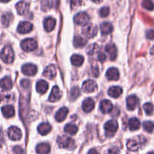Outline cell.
<instances>
[{
	"mask_svg": "<svg viewBox=\"0 0 154 154\" xmlns=\"http://www.w3.org/2000/svg\"><path fill=\"white\" fill-rule=\"evenodd\" d=\"M48 85L46 81L42 80V81H38L37 84H36V91L39 93H41V94H44L48 90Z\"/></svg>",
	"mask_w": 154,
	"mask_h": 154,
	"instance_id": "cell-24",
	"label": "cell"
},
{
	"mask_svg": "<svg viewBox=\"0 0 154 154\" xmlns=\"http://www.w3.org/2000/svg\"><path fill=\"white\" fill-rule=\"evenodd\" d=\"M143 127L146 132L151 133L154 129V123L151 121H145L143 123Z\"/></svg>",
	"mask_w": 154,
	"mask_h": 154,
	"instance_id": "cell-34",
	"label": "cell"
},
{
	"mask_svg": "<svg viewBox=\"0 0 154 154\" xmlns=\"http://www.w3.org/2000/svg\"><path fill=\"white\" fill-rule=\"evenodd\" d=\"M56 25V20L52 17H48L44 20V28L45 31L50 32L54 28Z\"/></svg>",
	"mask_w": 154,
	"mask_h": 154,
	"instance_id": "cell-21",
	"label": "cell"
},
{
	"mask_svg": "<svg viewBox=\"0 0 154 154\" xmlns=\"http://www.w3.org/2000/svg\"><path fill=\"white\" fill-rule=\"evenodd\" d=\"M143 110L147 115H151L153 112V106L151 103H146L143 106Z\"/></svg>",
	"mask_w": 154,
	"mask_h": 154,
	"instance_id": "cell-38",
	"label": "cell"
},
{
	"mask_svg": "<svg viewBox=\"0 0 154 154\" xmlns=\"http://www.w3.org/2000/svg\"><path fill=\"white\" fill-rule=\"evenodd\" d=\"M80 94V91H79V89L78 87H73L72 88L71 90V96H70V99L71 100L74 101L77 99V98L79 96Z\"/></svg>",
	"mask_w": 154,
	"mask_h": 154,
	"instance_id": "cell-37",
	"label": "cell"
},
{
	"mask_svg": "<svg viewBox=\"0 0 154 154\" xmlns=\"http://www.w3.org/2000/svg\"><path fill=\"white\" fill-rule=\"evenodd\" d=\"M51 129V126L47 123H41V124L38 126V132H39V133L41 134L42 135H45L48 133H49Z\"/></svg>",
	"mask_w": 154,
	"mask_h": 154,
	"instance_id": "cell-25",
	"label": "cell"
},
{
	"mask_svg": "<svg viewBox=\"0 0 154 154\" xmlns=\"http://www.w3.org/2000/svg\"><path fill=\"white\" fill-rule=\"evenodd\" d=\"M30 81H28V80H27V79L23 80V81H21V86L24 89L28 88L29 86H30Z\"/></svg>",
	"mask_w": 154,
	"mask_h": 154,
	"instance_id": "cell-43",
	"label": "cell"
},
{
	"mask_svg": "<svg viewBox=\"0 0 154 154\" xmlns=\"http://www.w3.org/2000/svg\"><path fill=\"white\" fill-rule=\"evenodd\" d=\"M12 86H13V83L9 77H5L0 81V88L2 90H11L12 88Z\"/></svg>",
	"mask_w": 154,
	"mask_h": 154,
	"instance_id": "cell-17",
	"label": "cell"
},
{
	"mask_svg": "<svg viewBox=\"0 0 154 154\" xmlns=\"http://www.w3.org/2000/svg\"><path fill=\"white\" fill-rule=\"evenodd\" d=\"M91 1L93 2L97 3V4H99V3H101L103 0H91Z\"/></svg>",
	"mask_w": 154,
	"mask_h": 154,
	"instance_id": "cell-48",
	"label": "cell"
},
{
	"mask_svg": "<svg viewBox=\"0 0 154 154\" xmlns=\"http://www.w3.org/2000/svg\"><path fill=\"white\" fill-rule=\"evenodd\" d=\"M88 153H97V150H91L88 152Z\"/></svg>",
	"mask_w": 154,
	"mask_h": 154,
	"instance_id": "cell-51",
	"label": "cell"
},
{
	"mask_svg": "<svg viewBox=\"0 0 154 154\" xmlns=\"http://www.w3.org/2000/svg\"><path fill=\"white\" fill-rule=\"evenodd\" d=\"M150 54H152V55H153V54H154V46H152V48H151V50H150Z\"/></svg>",
	"mask_w": 154,
	"mask_h": 154,
	"instance_id": "cell-49",
	"label": "cell"
},
{
	"mask_svg": "<svg viewBox=\"0 0 154 154\" xmlns=\"http://www.w3.org/2000/svg\"><path fill=\"white\" fill-rule=\"evenodd\" d=\"M50 146L49 144L46 143H42V144H38L36 147V153H48L50 152Z\"/></svg>",
	"mask_w": 154,
	"mask_h": 154,
	"instance_id": "cell-28",
	"label": "cell"
},
{
	"mask_svg": "<svg viewBox=\"0 0 154 154\" xmlns=\"http://www.w3.org/2000/svg\"><path fill=\"white\" fill-rule=\"evenodd\" d=\"M104 129L107 131V132L109 133L113 134L116 132L118 129V123L116 120H110L106 123L104 125Z\"/></svg>",
	"mask_w": 154,
	"mask_h": 154,
	"instance_id": "cell-11",
	"label": "cell"
},
{
	"mask_svg": "<svg viewBox=\"0 0 154 154\" xmlns=\"http://www.w3.org/2000/svg\"><path fill=\"white\" fill-rule=\"evenodd\" d=\"M2 112L6 118H10L14 116V108L12 105H6L2 108Z\"/></svg>",
	"mask_w": 154,
	"mask_h": 154,
	"instance_id": "cell-19",
	"label": "cell"
},
{
	"mask_svg": "<svg viewBox=\"0 0 154 154\" xmlns=\"http://www.w3.org/2000/svg\"><path fill=\"white\" fill-rule=\"evenodd\" d=\"M29 8L30 5L27 2L24 1H21L16 5V9L18 11V14L20 15H24L26 13H27L29 11Z\"/></svg>",
	"mask_w": 154,
	"mask_h": 154,
	"instance_id": "cell-12",
	"label": "cell"
},
{
	"mask_svg": "<svg viewBox=\"0 0 154 154\" xmlns=\"http://www.w3.org/2000/svg\"><path fill=\"white\" fill-rule=\"evenodd\" d=\"M97 32H98V27L93 23H87L82 27L83 35L88 38H91L95 37Z\"/></svg>",
	"mask_w": 154,
	"mask_h": 154,
	"instance_id": "cell-4",
	"label": "cell"
},
{
	"mask_svg": "<svg viewBox=\"0 0 154 154\" xmlns=\"http://www.w3.org/2000/svg\"><path fill=\"white\" fill-rule=\"evenodd\" d=\"M13 98V96H12L11 93H4L0 92V102H9L11 101Z\"/></svg>",
	"mask_w": 154,
	"mask_h": 154,
	"instance_id": "cell-36",
	"label": "cell"
},
{
	"mask_svg": "<svg viewBox=\"0 0 154 154\" xmlns=\"http://www.w3.org/2000/svg\"><path fill=\"white\" fill-rule=\"evenodd\" d=\"M57 142L60 148L63 149H73L75 147L74 141L69 136L62 135L57 138Z\"/></svg>",
	"mask_w": 154,
	"mask_h": 154,
	"instance_id": "cell-3",
	"label": "cell"
},
{
	"mask_svg": "<svg viewBox=\"0 0 154 154\" xmlns=\"http://www.w3.org/2000/svg\"><path fill=\"white\" fill-rule=\"evenodd\" d=\"M140 123L138 119L133 117L128 120V127H129L130 130L131 131H135L140 128Z\"/></svg>",
	"mask_w": 154,
	"mask_h": 154,
	"instance_id": "cell-26",
	"label": "cell"
},
{
	"mask_svg": "<svg viewBox=\"0 0 154 154\" xmlns=\"http://www.w3.org/2000/svg\"><path fill=\"white\" fill-rule=\"evenodd\" d=\"M8 135L10 139L13 141H18L22 137V132L16 126H11L8 130Z\"/></svg>",
	"mask_w": 154,
	"mask_h": 154,
	"instance_id": "cell-6",
	"label": "cell"
},
{
	"mask_svg": "<svg viewBox=\"0 0 154 154\" xmlns=\"http://www.w3.org/2000/svg\"><path fill=\"white\" fill-rule=\"evenodd\" d=\"M68 114V109L65 107L60 108L58 111L57 112L55 115V119L58 122H62L65 120V118L66 117Z\"/></svg>",
	"mask_w": 154,
	"mask_h": 154,
	"instance_id": "cell-22",
	"label": "cell"
},
{
	"mask_svg": "<svg viewBox=\"0 0 154 154\" xmlns=\"http://www.w3.org/2000/svg\"><path fill=\"white\" fill-rule=\"evenodd\" d=\"M106 51L108 54L109 57H110V60H113L116 58L117 56V50H116V46L114 45H108L106 47Z\"/></svg>",
	"mask_w": 154,
	"mask_h": 154,
	"instance_id": "cell-23",
	"label": "cell"
},
{
	"mask_svg": "<svg viewBox=\"0 0 154 154\" xmlns=\"http://www.w3.org/2000/svg\"><path fill=\"white\" fill-rule=\"evenodd\" d=\"M98 60H99L100 62L103 63V62H104L106 60V59H107V57H106L105 54H103V53H100V54H98Z\"/></svg>",
	"mask_w": 154,
	"mask_h": 154,
	"instance_id": "cell-45",
	"label": "cell"
},
{
	"mask_svg": "<svg viewBox=\"0 0 154 154\" xmlns=\"http://www.w3.org/2000/svg\"><path fill=\"white\" fill-rule=\"evenodd\" d=\"M0 71H1V66H0Z\"/></svg>",
	"mask_w": 154,
	"mask_h": 154,
	"instance_id": "cell-53",
	"label": "cell"
},
{
	"mask_svg": "<svg viewBox=\"0 0 154 154\" xmlns=\"http://www.w3.org/2000/svg\"><path fill=\"white\" fill-rule=\"evenodd\" d=\"M108 152L109 153H119V150H118V149H116V150H115V149H111V150H109Z\"/></svg>",
	"mask_w": 154,
	"mask_h": 154,
	"instance_id": "cell-47",
	"label": "cell"
},
{
	"mask_svg": "<svg viewBox=\"0 0 154 154\" xmlns=\"http://www.w3.org/2000/svg\"><path fill=\"white\" fill-rule=\"evenodd\" d=\"M137 105H138V99L135 96H130L127 98L126 105L128 110L133 111V110L135 109Z\"/></svg>",
	"mask_w": 154,
	"mask_h": 154,
	"instance_id": "cell-14",
	"label": "cell"
},
{
	"mask_svg": "<svg viewBox=\"0 0 154 154\" xmlns=\"http://www.w3.org/2000/svg\"><path fill=\"white\" fill-rule=\"evenodd\" d=\"M122 93V90L119 87H113L109 89L108 94L113 98H118Z\"/></svg>",
	"mask_w": 154,
	"mask_h": 154,
	"instance_id": "cell-29",
	"label": "cell"
},
{
	"mask_svg": "<svg viewBox=\"0 0 154 154\" xmlns=\"http://www.w3.org/2000/svg\"><path fill=\"white\" fill-rule=\"evenodd\" d=\"M13 20V16L11 13L7 12V13H5L2 16V25L5 27H8L10 25L11 22Z\"/></svg>",
	"mask_w": 154,
	"mask_h": 154,
	"instance_id": "cell-30",
	"label": "cell"
},
{
	"mask_svg": "<svg viewBox=\"0 0 154 154\" xmlns=\"http://www.w3.org/2000/svg\"><path fill=\"white\" fill-rule=\"evenodd\" d=\"M113 31V26L110 23L104 22L101 24V32L103 35L110 34Z\"/></svg>",
	"mask_w": 154,
	"mask_h": 154,
	"instance_id": "cell-27",
	"label": "cell"
},
{
	"mask_svg": "<svg viewBox=\"0 0 154 154\" xmlns=\"http://www.w3.org/2000/svg\"><path fill=\"white\" fill-rule=\"evenodd\" d=\"M14 153H22L24 152V150L21 148L20 147H15L13 150Z\"/></svg>",
	"mask_w": 154,
	"mask_h": 154,
	"instance_id": "cell-46",
	"label": "cell"
},
{
	"mask_svg": "<svg viewBox=\"0 0 154 154\" xmlns=\"http://www.w3.org/2000/svg\"><path fill=\"white\" fill-rule=\"evenodd\" d=\"M145 142L146 139L142 135H138L128 140L127 143V147L131 151H137V150L144 146Z\"/></svg>",
	"mask_w": 154,
	"mask_h": 154,
	"instance_id": "cell-1",
	"label": "cell"
},
{
	"mask_svg": "<svg viewBox=\"0 0 154 154\" xmlns=\"http://www.w3.org/2000/svg\"><path fill=\"white\" fill-rule=\"evenodd\" d=\"M22 72L24 75L28 76H33L37 72V67L33 64H26L23 66Z\"/></svg>",
	"mask_w": 154,
	"mask_h": 154,
	"instance_id": "cell-9",
	"label": "cell"
},
{
	"mask_svg": "<svg viewBox=\"0 0 154 154\" xmlns=\"http://www.w3.org/2000/svg\"><path fill=\"white\" fill-rule=\"evenodd\" d=\"M89 16L85 12H79L74 17V22L78 25L85 24L88 22Z\"/></svg>",
	"mask_w": 154,
	"mask_h": 154,
	"instance_id": "cell-8",
	"label": "cell"
},
{
	"mask_svg": "<svg viewBox=\"0 0 154 154\" xmlns=\"http://www.w3.org/2000/svg\"><path fill=\"white\" fill-rule=\"evenodd\" d=\"M32 29H33V24L30 23V22H27V21L20 23L18 27V32L21 34L29 33L32 31Z\"/></svg>",
	"mask_w": 154,
	"mask_h": 154,
	"instance_id": "cell-7",
	"label": "cell"
},
{
	"mask_svg": "<svg viewBox=\"0 0 154 154\" xmlns=\"http://www.w3.org/2000/svg\"><path fill=\"white\" fill-rule=\"evenodd\" d=\"M56 74H57L56 68L54 65H49L48 66H47L43 72L44 76L48 78V79H53L56 76Z\"/></svg>",
	"mask_w": 154,
	"mask_h": 154,
	"instance_id": "cell-13",
	"label": "cell"
},
{
	"mask_svg": "<svg viewBox=\"0 0 154 154\" xmlns=\"http://www.w3.org/2000/svg\"><path fill=\"white\" fill-rule=\"evenodd\" d=\"M82 3V0H71V7L72 9H75L80 6Z\"/></svg>",
	"mask_w": 154,
	"mask_h": 154,
	"instance_id": "cell-41",
	"label": "cell"
},
{
	"mask_svg": "<svg viewBox=\"0 0 154 154\" xmlns=\"http://www.w3.org/2000/svg\"><path fill=\"white\" fill-rule=\"evenodd\" d=\"M84 62V58L82 57L81 55H77V54H74L71 57V63L73 66H79Z\"/></svg>",
	"mask_w": 154,
	"mask_h": 154,
	"instance_id": "cell-31",
	"label": "cell"
},
{
	"mask_svg": "<svg viewBox=\"0 0 154 154\" xmlns=\"http://www.w3.org/2000/svg\"><path fill=\"white\" fill-rule=\"evenodd\" d=\"M10 0H0V2H9Z\"/></svg>",
	"mask_w": 154,
	"mask_h": 154,
	"instance_id": "cell-50",
	"label": "cell"
},
{
	"mask_svg": "<svg viewBox=\"0 0 154 154\" xmlns=\"http://www.w3.org/2000/svg\"><path fill=\"white\" fill-rule=\"evenodd\" d=\"M64 131L66 132V133L69 134L71 135H74L76 134L77 131H78V129H77L76 126L75 125H72L69 123V124L66 125L64 128Z\"/></svg>",
	"mask_w": 154,
	"mask_h": 154,
	"instance_id": "cell-33",
	"label": "cell"
},
{
	"mask_svg": "<svg viewBox=\"0 0 154 154\" xmlns=\"http://www.w3.org/2000/svg\"><path fill=\"white\" fill-rule=\"evenodd\" d=\"M146 38L149 39H151V40H153L154 39V30L150 29L148 30L146 32Z\"/></svg>",
	"mask_w": 154,
	"mask_h": 154,
	"instance_id": "cell-44",
	"label": "cell"
},
{
	"mask_svg": "<svg viewBox=\"0 0 154 154\" xmlns=\"http://www.w3.org/2000/svg\"><path fill=\"white\" fill-rule=\"evenodd\" d=\"M86 44H87V41L83 38H82L81 36L77 35L74 38L73 45L76 48H82Z\"/></svg>",
	"mask_w": 154,
	"mask_h": 154,
	"instance_id": "cell-32",
	"label": "cell"
},
{
	"mask_svg": "<svg viewBox=\"0 0 154 154\" xmlns=\"http://www.w3.org/2000/svg\"><path fill=\"white\" fill-rule=\"evenodd\" d=\"M110 14V9L107 7H104L100 10V15L101 17H107Z\"/></svg>",
	"mask_w": 154,
	"mask_h": 154,
	"instance_id": "cell-39",
	"label": "cell"
},
{
	"mask_svg": "<svg viewBox=\"0 0 154 154\" xmlns=\"http://www.w3.org/2000/svg\"><path fill=\"white\" fill-rule=\"evenodd\" d=\"M142 5L146 10L152 11L154 9V3L152 2V0H143Z\"/></svg>",
	"mask_w": 154,
	"mask_h": 154,
	"instance_id": "cell-35",
	"label": "cell"
},
{
	"mask_svg": "<svg viewBox=\"0 0 154 154\" xmlns=\"http://www.w3.org/2000/svg\"><path fill=\"white\" fill-rule=\"evenodd\" d=\"M98 48V45H90V46L87 48L88 54H89V55H92V54L95 52V51H96Z\"/></svg>",
	"mask_w": 154,
	"mask_h": 154,
	"instance_id": "cell-40",
	"label": "cell"
},
{
	"mask_svg": "<svg viewBox=\"0 0 154 154\" xmlns=\"http://www.w3.org/2000/svg\"><path fill=\"white\" fill-rule=\"evenodd\" d=\"M107 79L110 81H117L119 78V71L116 69V68H110L107 70Z\"/></svg>",
	"mask_w": 154,
	"mask_h": 154,
	"instance_id": "cell-16",
	"label": "cell"
},
{
	"mask_svg": "<svg viewBox=\"0 0 154 154\" xmlns=\"http://www.w3.org/2000/svg\"><path fill=\"white\" fill-rule=\"evenodd\" d=\"M1 148H2V145H1V144H0V150H1Z\"/></svg>",
	"mask_w": 154,
	"mask_h": 154,
	"instance_id": "cell-52",
	"label": "cell"
},
{
	"mask_svg": "<svg viewBox=\"0 0 154 154\" xmlns=\"http://www.w3.org/2000/svg\"><path fill=\"white\" fill-rule=\"evenodd\" d=\"M113 104L109 100H104L101 102L100 105V108H101V111L104 114H107V113H110V111L113 110Z\"/></svg>",
	"mask_w": 154,
	"mask_h": 154,
	"instance_id": "cell-18",
	"label": "cell"
},
{
	"mask_svg": "<svg viewBox=\"0 0 154 154\" xmlns=\"http://www.w3.org/2000/svg\"><path fill=\"white\" fill-rule=\"evenodd\" d=\"M60 97H61V93H60V89L58 88V87L55 86V87H53L52 90H51L48 100L50 102H56V101H58L60 99Z\"/></svg>",
	"mask_w": 154,
	"mask_h": 154,
	"instance_id": "cell-15",
	"label": "cell"
},
{
	"mask_svg": "<svg viewBox=\"0 0 154 154\" xmlns=\"http://www.w3.org/2000/svg\"><path fill=\"white\" fill-rule=\"evenodd\" d=\"M0 58L2 59L4 63L7 64H11L13 63L14 58V54L13 49L11 47L6 46L2 49L0 53Z\"/></svg>",
	"mask_w": 154,
	"mask_h": 154,
	"instance_id": "cell-2",
	"label": "cell"
},
{
	"mask_svg": "<svg viewBox=\"0 0 154 154\" xmlns=\"http://www.w3.org/2000/svg\"><path fill=\"white\" fill-rule=\"evenodd\" d=\"M91 72L92 75H93V77H98L100 74L99 69H98V66H93L91 68Z\"/></svg>",
	"mask_w": 154,
	"mask_h": 154,
	"instance_id": "cell-42",
	"label": "cell"
},
{
	"mask_svg": "<svg viewBox=\"0 0 154 154\" xmlns=\"http://www.w3.org/2000/svg\"><path fill=\"white\" fill-rule=\"evenodd\" d=\"M21 48L25 52H31L35 51L37 48V42L35 39L27 38L23 41L21 44Z\"/></svg>",
	"mask_w": 154,
	"mask_h": 154,
	"instance_id": "cell-5",
	"label": "cell"
},
{
	"mask_svg": "<svg viewBox=\"0 0 154 154\" xmlns=\"http://www.w3.org/2000/svg\"><path fill=\"white\" fill-rule=\"evenodd\" d=\"M97 89V84L92 80H88L82 84V90L85 93H93Z\"/></svg>",
	"mask_w": 154,
	"mask_h": 154,
	"instance_id": "cell-10",
	"label": "cell"
},
{
	"mask_svg": "<svg viewBox=\"0 0 154 154\" xmlns=\"http://www.w3.org/2000/svg\"><path fill=\"white\" fill-rule=\"evenodd\" d=\"M95 108V102L91 99H86L82 103V109L85 112H91Z\"/></svg>",
	"mask_w": 154,
	"mask_h": 154,
	"instance_id": "cell-20",
	"label": "cell"
}]
</instances>
